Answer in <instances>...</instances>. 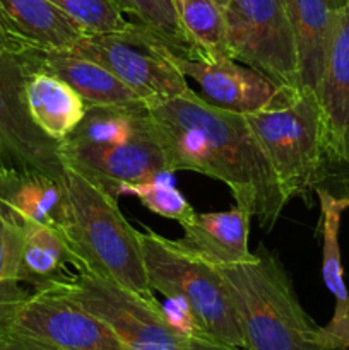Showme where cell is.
Returning a JSON list of instances; mask_svg holds the SVG:
<instances>
[{"mask_svg": "<svg viewBox=\"0 0 349 350\" xmlns=\"http://www.w3.org/2000/svg\"><path fill=\"white\" fill-rule=\"evenodd\" d=\"M147 118L170 173L194 171L221 181L260 228L276 226L289 200L245 115L218 108L190 88L151 105Z\"/></svg>", "mask_w": 349, "mask_h": 350, "instance_id": "1", "label": "cell"}, {"mask_svg": "<svg viewBox=\"0 0 349 350\" xmlns=\"http://www.w3.org/2000/svg\"><path fill=\"white\" fill-rule=\"evenodd\" d=\"M64 202L53 226L82 270L105 277L146 299H156L144 267L139 231L103 185L64 164Z\"/></svg>", "mask_w": 349, "mask_h": 350, "instance_id": "2", "label": "cell"}, {"mask_svg": "<svg viewBox=\"0 0 349 350\" xmlns=\"http://www.w3.org/2000/svg\"><path fill=\"white\" fill-rule=\"evenodd\" d=\"M253 255L214 267L238 314L245 350H337L305 313L276 253L260 245Z\"/></svg>", "mask_w": 349, "mask_h": 350, "instance_id": "3", "label": "cell"}, {"mask_svg": "<svg viewBox=\"0 0 349 350\" xmlns=\"http://www.w3.org/2000/svg\"><path fill=\"white\" fill-rule=\"evenodd\" d=\"M139 238L151 289L183 308L209 337L245 349L238 314L218 270L181 253L157 232L139 231Z\"/></svg>", "mask_w": 349, "mask_h": 350, "instance_id": "4", "label": "cell"}, {"mask_svg": "<svg viewBox=\"0 0 349 350\" xmlns=\"http://www.w3.org/2000/svg\"><path fill=\"white\" fill-rule=\"evenodd\" d=\"M245 116L287 200L315 191L331 163L317 94L301 89L289 105Z\"/></svg>", "mask_w": 349, "mask_h": 350, "instance_id": "5", "label": "cell"}, {"mask_svg": "<svg viewBox=\"0 0 349 350\" xmlns=\"http://www.w3.org/2000/svg\"><path fill=\"white\" fill-rule=\"evenodd\" d=\"M62 289L106 321L127 350H245L202 332H185L168 318L157 299H146L86 270Z\"/></svg>", "mask_w": 349, "mask_h": 350, "instance_id": "6", "label": "cell"}, {"mask_svg": "<svg viewBox=\"0 0 349 350\" xmlns=\"http://www.w3.org/2000/svg\"><path fill=\"white\" fill-rule=\"evenodd\" d=\"M70 51L103 65L146 101L147 108L190 89L170 44L137 23L118 33H86Z\"/></svg>", "mask_w": 349, "mask_h": 350, "instance_id": "7", "label": "cell"}, {"mask_svg": "<svg viewBox=\"0 0 349 350\" xmlns=\"http://www.w3.org/2000/svg\"><path fill=\"white\" fill-rule=\"evenodd\" d=\"M233 60L301 89L293 27L283 0H221Z\"/></svg>", "mask_w": 349, "mask_h": 350, "instance_id": "8", "label": "cell"}, {"mask_svg": "<svg viewBox=\"0 0 349 350\" xmlns=\"http://www.w3.org/2000/svg\"><path fill=\"white\" fill-rule=\"evenodd\" d=\"M26 72L19 58L0 41V173L40 171L64 174L60 142L33 123L24 98Z\"/></svg>", "mask_w": 349, "mask_h": 350, "instance_id": "9", "label": "cell"}, {"mask_svg": "<svg viewBox=\"0 0 349 350\" xmlns=\"http://www.w3.org/2000/svg\"><path fill=\"white\" fill-rule=\"evenodd\" d=\"M10 328L60 350H127L106 321L62 287L31 293Z\"/></svg>", "mask_w": 349, "mask_h": 350, "instance_id": "10", "label": "cell"}, {"mask_svg": "<svg viewBox=\"0 0 349 350\" xmlns=\"http://www.w3.org/2000/svg\"><path fill=\"white\" fill-rule=\"evenodd\" d=\"M173 60L185 79L198 85L205 101L240 115L286 106L301 91L277 84L255 68L238 65L233 58L202 60L173 53Z\"/></svg>", "mask_w": 349, "mask_h": 350, "instance_id": "11", "label": "cell"}, {"mask_svg": "<svg viewBox=\"0 0 349 350\" xmlns=\"http://www.w3.org/2000/svg\"><path fill=\"white\" fill-rule=\"evenodd\" d=\"M64 164L98 181L118 198L127 187L170 173L163 150L151 130L147 135L120 146L77 147L60 144Z\"/></svg>", "mask_w": 349, "mask_h": 350, "instance_id": "12", "label": "cell"}, {"mask_svg": "<svg viewBox=\"0 0 349 350\" xmlns=\"http://www.w3.org/2000/svg\"><path fill=\"white\" fill-rule=\"evenodd\" d=\"M84 34L48 0H0V41L17 58L70 51Z\"/></svg>", "mask_w": 349, "mask_h": 350, "instance_id": "13", "label": "cell"}, {"mask_svg": "<svg viewBox=\"0 0 349 350\" xmlns=\"http://www.w3.org/2000/svg\"><path fill=\"white\" fill-rule=\"evenodd\" d=\"M24 72H44L70 85L88 106L123 109H146L132 89L94 60L72 51H40L19 58Z\"/></svg>", "mask_w": 349, "mask_h": 350, "instance_id": "14", "label": "cell"}, {"mask_svg": "<svg viewBox=\"0 0 349 350\" xmlns=\"http://www.w3.org/2000/svg\"><path fill=\"white\" fill-rule=\"evenodd\" d=\"M250 221L252 215L238 205L222 212H195L180 224L183 236L170 241L185 255L212 267L250 262L255 256L248 248Z\"/></svg>", "mask_w": 349, "mask_h": 350, "instance_id": "15", "label": "cell"}, {"mask_svg": "<svg viewBox=\"0 0 349 350\" xmlns=\"http://www.w3.org/2000/svg\"><path fill=\"white\" fill-rule=\"evenodd\" d=\"M317 98L324 116L328 161L349 166V2L339 14Z\"/></svg>", "mask_w": 349, "mask_h": 350, "instance_id": "16", "label": "cell"}, {"mask_svg": "<svg viewBox=\"0 0 349 350\" xmlns=\"http://www.w3.org/2000/svg\"><path fill=\"white\" fill-rule=\"evenodd\" d=\"M293 27L301 89L317 94L346 0H283Z\"/></svg>", "mask_w": 349, "mask_h": 350, "instance_id": "17", "label": "cell"}, {"mask_svg": "<svg viewBox=\"0 0 349 350\" xmlns=\"http://www.w3.org/2000/svg\"><path fill=\"white\" fill-rule=\"evenodd\" d=\"M315 193L320 204L318 231L322 236V275L325 286L335 299L334 317L324 332L328 342L341 350L349 347V293L346 289L342 272L339 229L342 214L349 208V197H335L320 187L315 188Z\"/></svg>", "mask_w": 349, "mask_h": 350, "instance_id": "18", "label": "cell"}, {"mask_svg": "<svg viewBox=\"0 0 349 350\" xmlns=\"http://www.w3.org/2000/svg\"><path fill=\"white\" fill-rule=\"evenodd\" d=\"M81 272V263L57 229L44 224H23L19 275L31 293L65 286Z\"/></svg>", "mask_w": 349, "mask_h": 350, "instance_id": "19", "label": "cell"}, {"mask_svg": "<svg viewBox=\"0 0 349 350\" xmlns=\"http://www.w3.org/2000/svg\"><path fill=\"white\" fill-rule=\"evenodd\" d=\"M64 202L62 178L40 171L0 173V208L17 224H44L53 228Z\"/></svg>", "mask_w": 349, "mask_h": 350, "instance_id": "20", "label": "cell"}, {"mask_svg": "<svg viewBox=\"0 0 349 350\" xmlns=\"http://www.w3.org/2000/svg\"><path fill=\"white\" fill-rule=\"evenodd\" d=\"M24 98L34 125L57 142L67 139L88 111L86 101L70 85L44 72L26 74Z\"/></svg>", "mask_w": 349, "mask_h": 350, "instance_id": "21", "label": "cell"}, {"mask_svg": "<svg viewBox=\"0 0 349 350\" xmlns=\"http://www.w3.org/2000/svg\"><path fill=\"white\" fill-rule=\"evenodd\" d=\"M151 132L146 109L88 106L84 118L60 144L77 147H109L140 139Z\"/></svg>", "mask_w": 349, "mask_h": 350, "instance_id": "22", "label": "cell"}, {"mask_svg": "<svg viewBox=\"0 0 349 350\" xmlns=\"http://www.w3.org/2000/svg\"><path fill=\"white\" fill-rule=\"evenodd\" d=\"M173 7L194 53L192 58H231L221 0H173Z\"/></svg>", "mask_w": 349, "mask_h": 350, "instance_id": "23", "label": "cell"}, {"mask_svg": "<svg viewBox=\"0 0 349 350\" xmlns=\"http://www.w3.org/2000/svg\"><path fill=\"white\" fill-rule=\"evenodd\" d=\"M23 226L0 208V332L12 325L31 291L19 275Z\"/></svg>", "mask_w": 349, "mask_h": 350, "instance_id": "24", "label": "cell"}, {"mask_svg": "<svg viewBox=\"0 0 349 350\" xmlns=\"http://www.w3.org/2000/svg\"><path fill=\"white\" fill-rule=\"evenodd\" d=\"M125 16H132L133 23L147 27L151 33L166 41L171 50L181 57H194L192 48L181 31L174 12L173 0H112Z\"/></svg>", "mask_w": 349, "mask_h": 350, "instance_id": "25", "label": "cell"}, {"mask_svg": "<svg viewBox=\"0 0 349 350\" xmlns=\"http://www.w3.org/2000/svg\"><path fill=\"white\" fill-rule=\"evenodd\" d=\"M84 33H118L132 24L112 0H48Z\"/></svg>", "mask_w": 349, "mask_h": 350, "instance_id": "26", "label": "cell"}, {"mask_svg": "<svg viewBox=\"0 0 349 350\" xmlns=\"http://www.w3.org/2000/svg\"><path fill=\"white\" fill-rule=\"evenodd\" d=\"M168 178L170 174H163L146 183L130 185L123 190V193L135 195L140 204L153 214L183 224L195 214V211L183 193L174 185H171Z\"/></svg>", "mask_w": 349, "mask_h": 350, "instance_id": "27", "label": "cell"}, {"mask_svg": "<svg viewBox=\"0 0 349 350\" xmlns=\"http://www.w3.org/2000/svg\"><path fill=\"white\" fill-rule=\"evenodd\" d=\"M0 350H60L31 335L21 334L14 328L0 332Z\"/></svg>", "mask_w": 349, "mask_h": 350, "instance_id": "28", "label": "cell"}, {"mask_svg": "<svg viewBox=\"0 0 349 350\" xmlns=\"http://www.w3.org/2000/svg\"><path fill=\"white\" fill-rule=\"evenodd\" d=\"M341 350H349V347L348 349H341Z\"/></svg>", "mask_w": 349, "mask_h": 350, "instance_id": "29", "label": "cell"}, {"mask_svg": "<svg viewBox=\"0 0 349 350\" xmlns=\"http://www.w3.org/2000/svg\"><path fill=\"white\" fill-rule=\"evenodd\" d=\"M346 2H349V0H346Z\"/></svg>", "mask_w": 349, "mask_h": 350, "instance_id": "30", "label": "cell"}]
</instances>
